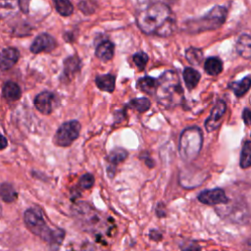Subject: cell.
I'll return each instance as SVG.
<instances>
[{
	"instance_id": "cell-12",
	"label": "cell",
	"mask_w": 251,
	"mask_h": 251,
	"mask_svg": "<svg viewBox=\"0 0 251 251\" xmlns=\"http://www.w3.org/2000/svg\"><path fill=\"white\" fill-rule=\"evenodd\" d=\"M127 157V152L123 148H116L112 150L108 156V162H109V168L108 169V175L109 176H114V172L116 169V166L120 163H122L126 158Z\"/></svg>"
},
{
	"instance_id": "cell-29",
	"label": "cell",
	"mask_w": 251,
	"mask_h": 251,
	"mask_svg": "<svg viewBox=\"0 0 251 251\" xmlns=\"http://www.w3.org/2000/svg\"><path fill=\"white\" fill-rule=\"evenodd\" d=\"M242 119H243V122L245 123V125L247 126H250V110L248 108H245L243 110V113H242Z\"/></svg>"
},
{
	"instance_id": "cell-19",
	"label": "cell",
	"mask_w": 251,
	"mask_h": 251,
	"mask_svg": "<svg viewBox=\"0 0 251 251\" xmlns=\"http://www.w3.org/2000/svg\"><path fill=\"white\" fill-rule=\"evenodd\" d=\"M251 84V79L249 76H245L239 81H233L228 84V87L233 91L235 96L241 97L243 96L250 88Z\"/></svg>"
},
{
	"instance_id": "cell-24",
	"label": "cell",
	"mask_w": 251,
	"mask_h": 251,
	"mask_svg": "<svg viewBox=\"0 0 251 251\" xmlns=\"http://www.w3.org/2000/svg\"><path fill=\"white\" fill-rule=\"evenodd\" d=\"M54 5H55L57 12L61 16L68 17V16H71L74 12L73 4L68 0H55Z\"/></svg>"
},
{
	"instance_id": "cell-15",
	"label": "cell",
	"mask_w": 251,
	"mask_h": 251,
	"mask_svg": "<svg viewBox=\"0 0 251 251\" xmlns=\"http://www.w3.org/2000/svg\"><path fill=\"white\" fill-rule=\"evenodd\" d=\"M95 83L97 87L105 92H113L115 89V84H116V77L115 75L111 74L107 75H98L95 78Z\"/></svg>"
},
{
	"instance_id": "cell-23",
	"label": "cell",
	"mask_w": 251,
	"mask_h": 251,
	"mask_svg": "<svg viewBox=\"0 0 251 251\" xmlns=\"http://www.w3.org/2000/svg\"><path fill=\"white\" fill-rule=\"evenodd\" d=\"M239 163L242 169H247L251 165V147L249 140H246L242 146Z\"/></svg>"
},
{
	"instance_id": "cell-9",
	"label": "cell",
	"mask_w": 251,
	"mask_h": 251,
	"mask_svg": "<svg viewBox=\"0 0 251 251\" xmlns=\"http://www.w3.org/2000/svg\"><path fill=\"white\" fill-rule=\"evenodd\" d=\"M226 111V103L222 100L218 101L217 104L212 109L210 116L205 121V128L207 131L211 132L219 128Z\"/></svg>"
},
{
	"instance_id": "cell-27",
	"label": "cell",
	"mask_w": 251,
	"mask_h": 251,
	"mask_svg": "<svg viewBox=\"0 0 251 251\" xmlns=\"http://www.w3.org/2000/svg\"><path fill=\"white\" fill-rule=\"evenodd\" d=\"M148 59V55L145 52H137L132 56V60L139 70H143L145 68Z\"/></svg>"
},
{
	"instance_id": "cell-22",
	"label": "cell",
	"mask_w": 251,
	"mask_h": 251,
	"mask_svg": "<svg viewBox=\"0 0 251 251\" xmlns=\"http://www.w3.org/2000/svg\"><path fill=\"white\" fill-rule=\"evenodd\" d=\"M137 87L142 92L153 94L156 88V79L150 76H143L137 80Z\"/></svg>"
},
{
	"instance_id": "cell-18",
	"label": "cell",
	"mask_w": 251,
	"mask_h": 251,
	"mask_svg": "<svg viewBox=\"0 0 251 251\" xmlns=\"http://www.w3.org/2000/svg\"><path fill=\"white\" fill-rule=\"evenodd\" d=\"M251 38L249 34H242L236 42V51L245 59H250L251 56Z\"/></svg>"
},
{
	"instance_id": "cell-4",
	"label": "cell",
	"mask_w": 251,
	"mask_h": 251,
	"mask_svg": "<svg viewBox=\"0 0 251 251\" xmlns=\"http://www.w3.org/2000/svg\"><path fill=\"white\" fill-rule=\"evenodd\" d=\"M203 144L202 130L198 126L185 128L179 136L178 153L184 162L193 161L199 154Z\"/></svg>"
},
{
	"instance_id": "cell-8",
	"label": "cell",
	"mask_w": 251,
	"mask_h": 251,
	"mask_svg": "<svg viewBox=\"0 0 251 251\" xmlns=\"http://www.w3.org/2000/svg\"><path fill=\"white\" fill-rule=\"evenodd\" d=\"M198 200L209 206H215L219 204H226L228 202V198L226 195V192L222 188H214L202 191L198 195Z\"/></svg>"
},
{
	"instance_id": "cell-26",
	"label": "cell",
	"mask_w": 251,
	"mask_h": 251,
	"mask_svg": "<svg viewBox=\"0 0 251 251\" xmlns=\"http://www.w3.org/2000/svg\"><path fill=\"white\" fill-rule=\"evenodd\" d=\"M186 59L192 65H199L203 60V53L201 49L190 47L185 52Z\"/></svg>"
},
{
	"instance_id": "cell-20",
	"label": "cell",
	"mask_w": 251,
	"mask_h": 251,
	"mask_svg": "<svg viewBox=\"0 0 251 251\" xmlns=\"http://www.w3.org/2000/svg\"><path fill=\"white\" fill-rule=\"evenodd\" d=\"M0 197L4 202L12 203L17 199L18 194L12 184L4 182L0 184Z\"/></svg>"
},
{
	"instance_id": "cell-17",
	"label": "cell",
	"mask_w": 251,
	"mask_h": 251,
	"mask_svg": "<svg viewBox=\"0 0 251 251\" xmlns=\"http://www.w3.org/2000/svg\"><path fill=\"white\" fill-rule=\"evenodd\" d=\"M204 70L210 75H218L223 71V62L218 57H209L204 63Z\"/></svg>"
},
{
	"instance_id": "cell-16",
	"label": "cell",
	"mask_w": 251,
	"mask_h": 251,
	"mask_svg": "<svg viewBox=\"0 0 251 251\" xmlns=\"http://www.w3.org/2000/svg\"><path fill=\"white\" fill-rule=\"evenodd\" d=\"M182 75H183V80L185 82V85L189 90H192L193 88H195L201 78L200 73L193 68H185Z\"/></svg>"
},
{
	"instance_id": "cell-30",
	"label": "cell",
	"mask_w": 251,
	"mask_h": 251,
	"mask_svg": "<svg viewBox=\"0 0 251 251\" xmlns=\"http://www.w3.org/2000/svg\"><path fill=\"white\" fill-rule=\"evenodd\" d=\"M7 145H8L7 138H6L4 135H2V134L0 133V150L5 149V148L7 147Z\"/></svg>"
},
{
	"instance_id": "cell-2",
	"label": "cell",
	"mask_w": 251,
	"mask_h": 251,
	"mask_svg": "<svg viewBox=\"0 0 251 251\" xmlns=\"http://www.w3.org/2000/svg\"><path fill=\"white\" fill-rule=\"evenodd\" d=\"M24 221L26 227L36 236L44 240L53 250L58 249L62 244L65 231L62 228H51L44 220L42 211L37 207L27 209L24 214Z\"/></svg>"
},
{
	"instance_id": "cell-6",
	"label": "cell",
	"mask_w": 251,
	"mask_h": 251,
	"mask_svg": "<svg viewBox=\"0 0 251 251\" xmlns=\"http://www.w3.org/2000/svg\"><path fill=\"white\" fill-rule=\"evenodd\" d=\"M80 128V124L75 120L62 124L54 135V143L61 147L70 146L78 137Z\"/></svg>"
},
{
	"instance_id": "cell-5",
	"label": "cell",
	"mask_w": 251,
	"mask_h": 251,
	"mask_svg": "<svg viewBox=\"0 0 251 251\" xmlns=\"http://www.w3.org/2000/svg\"><path fill=\"white\" fill-rule=\"evenodd\" d=\"M227 10L224 6H215L205 16L200 19L190 20L187 22V29L191 32L213 30L220 27L226 21Z\"/></svg>"
},
{
	"instance_id": "cell-25",
	"label": "cell",
	"mask_w": 251,
	"mask_h": 251,
	"mask_svg": "<svg viewBox=\"0 0 251 251\" xmlns=\"http://www.w3.org/2000/svg\"><path fill=\"white\" fill-rule=\"evenodd\" d=\"M128 106L138 112H145L150 108L151 103L149 99H147L146 97H140V98H134L130 100L128 103Z\"/></svg>"
},
{
	"instance_id": "cell-1",
	"label": "cell",
	"mask_w": 251,
	"mask_h": 251,
	"mask_svg": "<svg viewBox=\"0 0 251 251\" xmlns=\"http://www.w3.org/2000/svg\"><path fill=\"white\" fill-rule=\"evenodd\" d=\"M137 26L146 34L167 37L176 27V17L171 8L163 2H149L137 8L135 13Z\"/></svg>"
},
{
	"instance_id": "cell-3",
	"label": "cell",
	"mask_w": 251,
	"mask_h": 251,
	"mask_svg": "<svg viewBox=\"0 0 251 251\" xmlns=\"http://www.w3.org/2000/svg\"><path fill=\"white\" fill-rule=\"evenodd\" d=\"M157 102L165 108H173L182 103L183 89L176 71L163 73L156 80L155 92Z\"/></svg>"
},
{
	"instance_id": "cell-10",
	"label": "cell",
	"mask_w": 251,
	"mask_h": 251,
	"mask_svg": "<svg viewBox=\"0 0 251 251\" xmlns=\"http://www.w3.org/2000/svg\"><path fill=\"white\" fill-rule=\"evenodd\" d=\"M57 43L55 38L48 33H40L37 35L30 45V52L38 54L41 52H51L55 49Z\"/></svg>"
},
{
	"instance_id": "cell-11",
	"label": "cell",
	"mask_w": 251,
	"mask_h": 251,
	"mask_svg": "<svg viewBox=\"0 0 251 251\" xmlns=\"http://www.w3.org/2000/svg\"><path fill=\"white\" fill-rule=\"evenodd\" d=\"M20 57L19 50L14 47H7L0 51V71H7L14 67Z\"/></svg>"
},
{
	"instance_id": "cell-21",
	"label": "cell",
	"mask_w": 251,
	"mask_h": 251,
	"mask_svg": "<svg viewBox=\"0 0 251 251\" xmlns=\"http://www.w3.org/2000/svg\"><path fill=\"white\" fill-rule=\"evenodd\" d=\"M80 69V60L76 56H71L68 57L64 61V71L65 75L72 76L75 73H77Z\"/></svg>"
},
{
	"instance_id": "cell-13",
	"label": "cell",
	"mask_w": 251,
	"mask_h": 251,
	"mask_svg": "<svg viewBox=\"0 0 251 251\" xmlns=\"http://www.w3.org/2000/svg\"><path fill=\"white\" fill-rule=\"evenodd\" d=\"M114 52H115V45L112 41L109 40H105L103 42H101L95 50V55L96 57L103 61V62H108L110 61L113 56H114Z\"/></svg>"
},
{
	"instance_id": "cell-7",
	"label": "cell",
	"mask_w": 251,
	"mask_h": 251,
	"mask_svg": "<svg viewBox=\"0 0 251 251\" xmlns=\"http://www.w3.org/2000/svg\"><path fill=\"white\" fill-rule=\"evenodd\" d=\"M58 98L56 94L50 91H43L34 98L35 108L44 115H49L58 105Z\"/></svg>"
},
{
	"instance_id": "cell-28",
	"label": "cell",
	"mask_w": 251,
	"mask_h": 251,
	"mask_svg": "<svg viewBox=\"0 0 251 251\" xmlns=\"http://www.w3.org/2000/svg\"><path fill=\"white\" fill-rule=\"evenodd\" d=\"M78 184L83 189H89L94 184V176L91 174H85L79 178Z\"/></svg>"
},
{
	"instance_id": "cell-14",
	"label": "cell",
	"mask_w": 251,
	"mask_h": 251,
	"mask_svg": "<svg viewBox=\"0 0 251 251\" xmlns=\"http://www.w3.org/2000/svg\"><path fill=\"white\" fill-rule=\"evenodd\" d=\"M2 94L6 100L13 102L20 99L22 95V90L18 83L9 80L5 82L2 89Z\"/></svg>"
}]
</instances>
